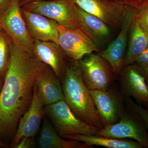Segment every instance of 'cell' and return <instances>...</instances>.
I'll use <instances>...</instances> for the list:
<instances>
[{
	"mask_svg": "<svg viewBox=\"0 0 148 148\" xmlns=\"http://www.w3.org/2000/svg\"><path fill=\"white\" fill-rule=\"evenodd\" d=\"M58 134L51 121H43L42 127L38 139L40 148H90L92 146L77 140L64 139Z\"/></svg>",
	"mask_w": 148,
	"mask_h": 148,
	"instance_id": "cell-17",
	"label": "cell"
},
{
	"mask_svg": "<svg viewBox=\"0 0 148 148\" xmlns=\"http://www.w3.org/2000/svg\"><path fill=\"white\" fill-rule=\"evenodd\" d=\"M110 1L121 3L125 5L129 6L138 9L147 6L148 0H108Z\"/></svg>",
	"mask_w": 148,
	"mask_h": 148,
	"instance_id": "cell-24",
	"label": "cell"
},
{
	"mask_svg": "<svg viewBox=\"0 0 148 148\" xmlns=\"http://www.w3.org/2000/svg\"><path fill=\"white\" fill-rule=\"evenodd\" d=\"M117 77L119 88L123 97L134 98L144 107L148 105V86L135 64L125 66Z\"/></svg>",
	"mask_w": 148,
	"mask_h": 148,
	"instance_id": "cell-13",
	"label": "cell"
},
{
	"mask_svg": "<svg viewBox=\"0 0 148 148\" xmlns=\"http://www.w3.org/2000/svg\"><path fill=\"white\" fill-rule=\"evenodd\" d=\"M3 79H2L1 77H0V91H1L2 87L3 82Z\"/></svg>",
	"mask_w": 148,
	"mask_h": 148,
	"instance_id": "cell-31",
	"label": "cell"
},
{
	"mask_svg": "<svg viewBox=\"0 0 148 148\" xmlns=\"http://www.w3.org/2000/svg\"><path fill=\"white\" fill-rule=\"evenodd\" d=\"M80 8L100 18L113 31L119 32L127 13V5L108 0H73Z\"/></svg>",
	"mask_w": 148,
	"mask_h": 148,
	"instance_id": "cell-9",
	"label": "cell"
},
{
	"mask_svg": "<svg viewBox=\"0 0 148 148\" xmlns=\"http://www.w3.org/2000/svg\"><path fill=\"white\" fill-rule=\"evenodd\" d=\"M34 137H24L21 138L15 148H32L35 147Z\"/></svg>",
	"mask_w": 148,
	"mask_h": 148,
	"instance_id": "cell-25",
	"label": "cell"
},
{
	"mask_svg": "<svg viewBox=\"0 0 148 148\" xmlns=\"http://www.w3.org/2000/svg\"><path fill=\"white\" fill-rule=\"evenodd\" d=\"M66 64L62 80L64 101L81 120L99 129L103 128L89 90L83 81L78 62L71 59Z\"/></svg>",
	"mask_w": 148,
	"mask_h": 148,
	"instance_id": "cell-2",
	"label": "cell"
},
{
	"mask_svg": "<svg viewBox=\"0 0 148 148\" xmlns=\"http://www.w3.org/2000/svg\"><path fill=\"white\" fill-rule=\"evenodd\" d=\"M125 106L140 116L144 121L148 128V111L140 104H137L129 97H124Z\"/></svg>",
	"mask_w": 148,
	"mask_h": 148,
	"instance_id": "cell-22",
	"label": "cell"
},
{
	"mask_svg": "<svg viewBox=\"0 0 148 148\" xmlns=\"http://www.w3.org/2000/svg\"><path fill=\"white\" fill-rule=\"evenodd\" d=\"M136 18L140 27L148 36V6L137 9Z\"/></svg>",
	"mask_w": 148,
	"mask_h": 148,
	"instance_id": "cell-23",
	"label": "cell"
},
{
	"mask_svg": "<svg viewBox=\"0 0 148 148\" xmlns=\"http://www.w3.org/2000/svg\"><path fill=\"white\" fill-rule=\"evenodd\" d=\"M135 65L138 71L145 78L148 86V65L145 66H138L135 64Z\"/></svg>",
	"mask_w": 148,
	"mask_h": 148,
	"instance_id": "cell-27",
	"label": "cell"
},
{
	"mask_svg": "<svg viewBox=\"0 0 148 148\" xmlns=\"http://www.w3.org/2000/svg\"><path fill=\"white\" fill-rule=\"evenodd\" d=\"M145 107L146 110H147L148 111V105H147V106H145Z\"/></svg>",
	"mask_w": 148,
	"mask_h": 148,
	"instance_id": "cell-33",
	"label": "cell"
},
{
	"mask_svg": "<svg viewBox=\"0 0 148 148\" xmlns=\"http://www.w3.org/2000/svg\"><path fill=\"white\" fill-rule=\"evenodd\" d=\"M10 1L8 2V0H0V13L6 8Z\"/></svg>",
	"mask_w": 148,
	"mask_h": 148,
	"instance_id": "cell-28",
	"label": "cell"
},
{
	"mask_svg": "<svg viewBox=\"0 0 148 148\" xmlns=\"http://www.w3.org/2000/svg\"><path fill=\"white\" fill-rule=\"evenodd\" d=\"M22 7L51 18L65 28L82 31L80 8L73 0H34Z\"/></svg>",
	"mask_w": 148,
	"mask_h": 148,
	"instance_id": "cell-3",
	"label": "cell"
},
{
	"mask_svg": "<svg viewBox=\"0 0 148 148\" xmlns=\"http://www.w3.org/2000/svg\"><path fill=\"white\" fill-rule=\"evenodd\" d=\"M32 1H34V0H19L20 5L21 6V7L23 6V5L27 4V3Z\"/></svg>",
	"mask_w": 148,
	"mask_h": 148,
	"instance_id": "cell-29",
	"label": "cell"
},
{
	"mask_svg": "<svg viewBox=\"0 0 148 148\" xmlns=\"http://www.w3.org/2000/svg\"><path fill=\"white\" fill-rule=\"evenodd\" d=\"M3 29L1 25V21H0V34L3 32Z\"/></svg>",
	"mask_w": 148,
	"mask_h": 148,
	"instance_id": "cell-32",
	"label": "cell"
},
{
	"mask_svg": "<svg viewBox=\"0 0 148 148\" xmlns=\"http://www.w3.org/2000/svg\"><path fill=\"white\" fill-rule=\"evenodd\" d=\"M35 84L42 97L45 106L64 100L61 81L47 65L38 75Z\"/></svg>",
	"mask_w": 148,
	"mask_h": 148,
	"instance_id": "cell-16",
	"label": "cell"
},
{
	"mask_svg": "<svg viewBox=\"0 0 148 148\" xmlns=\"http://www.w3.org/2000/svg\"><path fill=\"white\" fill-rule=\"evenodd\" d=\"M65 138L77 140L94 147L101 146L108 148H144V146L135 140L118 139L96 135H75Z\"/></svg>",
	"mask_w": 148,
	"mask_h": 148,
	"instance_id": "cell-20",
	"label": "cell"
},
{
	"mask_svg": "<svg viewBox=\"0 0 148 148\" xmlns=\"http://www.w3.org/2000/svg\"><path fill=\"white\" fill-rule=\"evenodd\" d=\"M27 30L33 39L53 42L58 45L59 26L56 21L21 8Z\"/></svg>",
	"mask_w": 148,
	"mask_h": 148,
	"instance_id": "cell-14",
	"label": "cell"
},
{
	"mask_svg": "<svg viewBox=\"0 0 148 148\" xmlns=\"http://www.w3.org/2000/svg\"><path fill=\"white\" fill-rule=\"evenodd\" d=\"M19 0H10L0 13V21L13 43L22 51L34 54L33 39L29 35L22 16Z\"/></svg>",
	"mask_w": 148,
	"mask_h": 148,
	"instance_id": "cell-6",
	"label": "cell"
},
{
	"mask_svg": "<svg viewBox=\"0 0 148 148\" xmlns=\"http://www.w3.org/2000/svg\"><path fill=\"white\" fill-rule=\"evenodd\" d=\"M78 62L83 81L89 90H107L116 87V76L98 53H89Z\"/></svg>",
	"mask_w": 148,
	"mask_h": 148,
	"instance_id": "cell-4",
	"label": "cell"
},
{
	"mask_svg": "<svg viewBox=\"0 0 148 148\" xmlns=\"http://www.w3.org/2000/svg\"><path fill=\"white\" fill-rule=\"evenodd\" d=\"M46 66L35 54L22 51L11 41L0 91V137H14L19 120L32 102L37 77Z\"/></svg>",
	"mask_w": 148,
	"mask_h": 148,
	"instance_id": "cell-1",
	"label": "cell"
},
{
	"mask_svg": "<svg viewBox=\"0 0 148 148\" xmlns=\"http://www.w3.org/2000/svg\"><path fill=\"white\" fill-rule=\"evenodd\" d=\"M82 31L95 43L98 48L110 39L113 30L100 18L80 8Z\"/></svg>",
	"mask_w": 148,
	"mask_h": 148,
	"instance_id": "cell-18",
	"label": "cell"
},
{
	"mask_svg": "<svg viewBox=\"0 0 148 148\" xmlns=\"http://www.w3.org/2000/svg\"><path fill=\"white\" fill-rule=\"evenodd\" d=\"M10 42L3 31L0 34V77L3 81L8 64Z\"/></svg>",
	"mask_w": 148,
	"mask_h": 148,
	"instance_id": "cell-21",
	"label": "cell"
},
{
	"mask_svg": "<svg viewBox=\"0 0 148 148\" xmlns=\"http://www.w3.org/2000/svg\"><path fill=\"white\" fill-rule=\"evenodd\" d=\"M89 92L103 127L119 121L126 108L124 97L119 88Z\"/></svg>",
	"mask_w": 148,
	"mask_h": 148,
	"instance_id": "cell-8",
	"label": "cell"
},
{
	"mask_svg": "<svg viewBox=\"0 0 148 148\" xmlns=\"http://www.w3.org/2000/svg\"><path fill=\"white\" fill-rule=\"evenodd\" d=\"M8 145L6 144L4 142H3L0 140V148H8Z\"/></svg>",
	"mask_w": 148,
	"mask_h": 148,
	"instance_id": "cell-30",
	"label": "cell"
},
{
	"mask_svg": "<svg viewBox=\"0 0 148 148\" xmlns=\"http://www.w3.org/2000/svg\"><path fill=\"white\" fill-rule=\"evenodd\" d=\"M148 128L135 111L126 108L119 121L99 130L96 135L135 140L148 148Z\"/></svg>",
	"mask_w": 148,
	"mask_h": 148,
	"instance_id": "cell-7",
	"label": "cell"
},
{
	"mask_svg": "<svg viewBox=\"0 0 148 148\" xmlns=\"http://www.w3.org/2000/svg\"><path fill=\"white\" fill-rule=\"evenodd\" d=\"M58 45L65 55L79 61L87 54L101 51L95 43L79 29H67L58 27Z\"/></svg>",
	"mask_w": 148,
	"mask_h": 148,
	"instance_id": "cell-11",
	"label": "cell"
},
{
	"mask_svg": "<svg viewBox=\"0 0 148 148\" xmlns=\"http://www.w3.org/2000/svg\"><path fill=\"white\" fill-rule=\"evenodd\" d=\"M133 64L138 66L148 65V48L138 56Z\"/></svg>",
	"mask_w": 148,
	"mask_h": 148,
	"instance_id": "cell-26",
	"label": "cell"
},
{
	"mask_svg": "<svg viewBox=\"0 0 148 148\" xmlns=\"http://www.w3.org/2000/svg\"><path fill=\"white\" fill-rule=\"evenodd\" d=\"M48 117L56 131L62 138L75 135H95L99 129L77 117L64 100L45 106Z\"/></svg>",
	"mask_w": 148,
	"mask_h": 148,
	"instance_id": "cell-5",
	"label": "cell"
},
{
	"mask_svg": "<svg viewBox=\"0 0 148 148\" xmlns=\"http://www.w3.org/2000/svg\"><path fill=\"white\" fill-rule=\"evenodd\" d=\"M45 105L36 86H34V95L29 108L21 117L11 146L14 148L21 138L35 137L45 115Z\"/></svg>",
	"mask_w": 148,
	"mask_h": 148,
	"instance_id": "cell-12",
	"label": "cell"
},
{
	"mask_svg": "<svg viewBox=\"0 0 148 148\" xmlns=\"http://www.w3.org/2000/svg\"><path fill=\"white\" fill-rule=\"evenodd\" d=\"M148 48V36L140 27L135 16L130 28L124 67L134 64L138 56Z\"/></svg>",
	"mask_w": 148,
	"mask_h": 148,
	"instance_id": "cell-19",
	"label": "cell"
},
{
	"mask_svg": "<svg viewBox=\"0 0 148 148\" xmlns=\"http://www.w3.org/2000/svg\"><path fill=\"white\" fill-rule=\"evenodd\" d=\"M136 14L137 9L127 5V13L117 37L108 47L98 53L109 63L116 77L124 67L130 28Z\"/></svg>",
	"mask_w": 148,
	"mask_h": 148,
	"instance_id": "cell-10",
	"label": "cell"
},
{
	"mask_svg": "<svg viewBox=\"0 0 148 148\" xmlns=\"http://www.w3.org/2000/svg\"><path fill=\"white\" fill-rule=\"evenodd\" d=\"M34 53L40 61L50 67L61 81L64 77L66 64V56L58 45L51 41L33 39Z\"/></svg>",
	"mask_w": 148,
	"mask_h": 148,
	"instance_id": "cell-15",
	"label": "cell"
}]
</instances>
